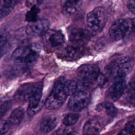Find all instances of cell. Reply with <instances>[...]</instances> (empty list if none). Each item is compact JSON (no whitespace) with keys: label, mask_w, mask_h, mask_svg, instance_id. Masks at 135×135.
I'll return each instance as SVG.
<instances>
[{"label":"cell","mask_w":135,"mask_h":135,"mask_svg":"<svg viewBox=\"0 0 135 135\" xmlns=\"http://www.w3.org/2000/svg\"><path fill=\"white\" fill-rule=\"evenodd\" d=\"M82 5V0H65L63 11L68 15H72L78 12Z\"/></svg>","instance_id":"cell-15"},{"label":"cell","mask_w":135,"mask_h":135,"mask_svg":"<svg viewBox=\"0 0 135 135\" xmlns=\"http://www.w3.org/2000/svg\"><path fill=\"white\" fill-rule=\"evenodd\" d=\"M126 89V76L118 75L114 76L110 87V94L114 101L120 98Z\"/></svg>","instance_id":"cell-9"},{"label":"cell","mask_w":135,"mask_h":135,"mask_svg":"<svg viewBox=\"0 0 135 135\" xmlns=\"http://www.w3.org/2000/svg\"><path fill=\"white\" fill-rule=\"evenodd\" d=\"M130 99H131V101L133 105L135 107V97L132 98H131Z\"/></svg>","instance_id":"cell-33"},{"label":"cell","mask_w":135,"mask_h":135,"mask_svg":"<svg viewBox=\"0 0 135 135\" xmlns=\"http://www.w3.org/2000/svg\"><path fill=\"white\" fill-rule=\"evenodd\" d=\"M43 36L45 42L52 48L60 47L64 43V36L58 31L49 29Z\"/></svg>","instance_id":"cell-11"},{"label":"cell","mask_w":135,"mask_h":135,"mask_svg":"<svg viewBox=\"0 0 135 135\" xmlns=\"http://www.w3.org/2000/svg\"><path fill=\"white\" fill-rule=\"evenodd\" d=\"M84 135H88V134H84Z\"/></svg>","instance_id":"cell-35"},{"label":"cell","mask_w":135,"mask_h":135,"mask_svg":"<svg viewBox=\"0 0 135 135\" xmlns=\"http://www.w3.org/2000/svg\"><path fill=\"white\" fill-rule=\"evenodd\" d=\"M10 107V104L9 102H5L4 103L1 105V116L5 114V113L7 111V110L9 109V108Z\"/></svg>","instance_id":"cell-29"},{"label":"cell","mask_w":135,"mask_h":135,"mask_svg":"<svg viewBox=\"0 0 135 135\" xmlns=\"http://www.w3.org/2000/svg\"><path fill=\"white\" fill-rule=\"evenodd\" d=\"M43 0H26V5L28 7L37 6L40 4Z\"/></svg>","instance_id":"cell-28"},{"label":"cell","mask_w":135,"mask_h":135,"mask_svg":"<svg viewBox=\"0 0 135 135\" xmlns=\"http://www.w3.org/2000/svg\"><path fill=\"white\" fill-rule=\"evenodd\" d=\"M128 6L130 11L132 13L135 14V0H129Z\"/></svg>","instance_id":"cell-30"},{"label":"cell","mask_w":135,"mask_h":135,"mask_svg":"<svg viewBox=\"0 0 135 135\" xmlns=\"http://www.w3.org/2000/svg\"><path fill=\"white\" fill-rule=\"evenodd\" d=\"M127 93L130 99L135 97V79L129 83L127 88Z\"/></svg>","instance_id":"cell-23"},{"label":"cell","mask_w":135,"mask_h":135,"mask_svg":"<svg viewBox=\"0 0 135 135\" xmlns=\"http://www.w3.org/2000/svg\"><path fill=\"white\" fill-rule=\"evenodd\" d=\"M24 115V110L22 108L15 109L11 113L7 121L11 126H15L19 124L23 120Z\"/></svg>","instance_id":"cell-18"},{"label":"cell","mask_w":135,"mask_h":135,"mask_svg":"<svg viewBox=\"0 0 135 135\" xmlns=\"http://www.w3.org/2000/svg\"><path fill=\"white\" fill-rule=\"evenodd\" d=\"M117 135H131L125 129L121 130V131H120Z\"/></svg>","instance_id":"cell-31"},{"label":"cell","mask_w":135,"mask_h":135,"mask_svg":"<svg viewBox=\"0 0 135 135\" xmlns=\"http://www.w3.org/2000/svg\"><path fill=\"white\" fill-rule=\"evenodd\" d=\"M131 20L128 19L117 20L110 27V36L114 40H120L128 34L131 30Z\"/></svg>","instance_id":"cell-8"},{"label":"cell","mask_w":135,"mask_h":135,"mask_svg":"<svg viewBox=\"0 0 135 135\" xmlns=\"http://www.w3.org/2000/svg\"><path fill=\"white\" fill-rule=\"evenodd\" d=\"M38 58V51L34 46H21L16 48L12 55V60L17 63H31Z\"/></svg>","instance_id":"cell-6"},{"label":"cell","mask_w":135,"mask_h":135,"mask_svg":"<svg viewBox=\"0 0 135 135\" xmlns=\"http://www.w3.org/2000/svg\"><path fill=\"white\" fill-rule=\"evenodd\" d=\"M106 113L111 117H114L117 115L118 110L110 102H105L104 104Z\"/></svg>","instance_id":"cell-22"},{"label":"cell","mask_w":135,"mask_h":135,"mask_svg":"<svg viewBox=\"0 0 135 135\" xmlns=\"http://www.w3.org/2000/svg\"><path fill=\"white\" fill-rule=\"evenodd\" d=\"M50 22L46 19H38L37 21L30 23L26 26V33L32 36L43 35L49 29Z\"/></svg>","instance_id":"cell-10"},{"label":"cell","mask_w":135,"mask_h":135,"mask_svg":"<svg viewBox=\"0 0 135 135\" xmlns=\"http://www.w3.org/2000/svg\"><path fill=\"white\" fill-rule=\"evenodd\" d=\"M125 129L131 135H135V120H132L127 122L125 126Z\"/></svg>","instance_id":"cell-26"},{"label":"cell","mask_w":135,"mask_h":135,"mask_svg":"<svg viewBox=\"0 0 135 135\" xmlns=\"http://www.w3.org/2000/svg\"><path fill=\"white\" fill-rule=\"evenodd\" d=\"M8 42L7 41V39L6 38V36L4 35L1 34V56L3 54H4L6 50H7V46H8Z\"/></svg>","instance_id":"cell-24"},{"label":"cell","mask_w":135,"mask_h":135,"mask_svg":"<svg viewBox=\"0 0 135 135\" xmlns=\"http://www.w3.org/2000/svg\"><path fill=\"white\" fill-rule=\"evenodd\" d=\"M65 82L64 79L61 78L54 83L52 91L45 102V106L47 109H57L64 102L68 96L64 88Z\"/></svg>","instance_id":"cell-2"},{"label":"cell","mask_w":135,"mask_h":135,"mask_svg":"<svg viewBox=\"0 0 135 135\" xmlns=\"http://www.w3.org/2000/svg\"><path fill=\"white\" fill-rule=\"evenodd\" d=\"M133 61L129 56H123L112 62L106 69V74L114 76L118 75L126 76L133 66Z\"/></svg>","instance_id":"cell-5"},{"label":"cell","mask_w":135,"mask_h":135,"mask_svg":"<svg viewBox=\"0 0 135 135\" xmlns=\"http://www.w3.org/2000/svg\"><path fill=\"white\" fill-rule=\"evenodd\" d=\"M83 53L82 45L73 44L65 48L62 53V56L68 60H75L81 57Z\"/></svg>","instance_id":"cell-13"},{"label":"cell","mask_w":135,"mask_h":135,"mask_svg":"<svg viewBox=\"0 0 135 135\" xmlns=\"http://www.w3.org/2000/svg\"><path fill=\"white\" fill-rule=\"evenodd\" d=\"M90 99V93L86 89H78L71 95L69 99V108L74 111H80L88 104Z\"/></svg>","instance_id":"cell-7"},{"label":"cell","mask_w":135,"mask_h":135,"mask_svg":"<svg viewBox=\"0 0 135 135\" xmlns=\"http://www.w3.org/2000/svg\"><path fill=\"white\" fill-rule=\"evenodd\" d=\"M79 118V115L76 113H70L64 117L63 123L68 127L72 126L76 123Z\"/></svg>","instance_id":"cell-21"},{"label":"cell","mask_w":135,"mask_h":135,"mask_svg":"<svg viewBox=\"0 0 135 135\" xmlns=\"http://www.w3.org/2000/svg\"><path fill=\"white\" fill-rule=\"evenodd\" d=\"M11 125L8 122L7 120H2L1 121V128H0V131H1V135H3L4 133H5L9 128L11 127Z\"/></svg>","instance_id":"cell-25"},{"label":"cell","mask_w":135,"mask_h":135,"mask_svg":"<svg viewBox=\"0 0 135 135\" xmlns=\"http://www.w3.org/2000/svg\"><path fill=\"white\" fill-rule=\"evenodd\" d=\"M70 38L73 44L82 45L88 41L90 37V34L86 30L81 28H75L71 30Z\"/></svg>","instance_id":"cell-12"},{"label":"cell","mask_w":135,"mask_h":135,"mask_svg":"<svg viewBox=\"0 0 135 135\" xmlns=\"http://www.w3.org/2000/svg\"><path fill=\"white\" fill-rule=\"evenodd\" d=\"M61 135H76V131L72 127H68L60 132Z\"/></svg>","instance_id":"cell-27"},{"label":"cell","mask_w":135,"mask_h":135,"mask_svg":"<svg viewBox=\"0 0 135 135\" xmlns=\"http://www.w3.org/2000/svg\"><path fill=\"white\" fill-rule=\"evenodd\" d=\"M107 15L104 9L97 7L90 12L86 17L88 27L95 32L101 31L105 25Z\"/></svg>","instance_id":"cell-4"},{"label":"cell","mask_w":135,"mask_h":135,"mask_svg":"<svg viewBox=\"0 0 135 135\" xmlns=\"http://www.w3.org/2000/svg\"><path fill=\"white\" fill-rule=\"evenodd\" d=\"M64 88L68 95H72L79 89V84L73 80L65 81Z\"/></svg>","instance_id":"cell-19"},{"label":"cell","mask_w":135,"mask_h":135,"mask_svg":"<svg viewBox=\"0 0 135 135\" xmlns=\"http://www.w3.org/2000/svg\"><path fill=\"white\" fill-rule=\"evenodd\" d=\"M43 84L41 82L25 84L16 91L15 98L20 101H28V115L35 114L40 108V103L42 94Z\"/></svg>","instance_id":"cell-1"},{"label":"cell","mask_w":135,"mask_h":135,"mask_svg":"<svg viewBox=\"0 0 135 135\" xmlns=\"http://www.w3.org/2000/svg\"><path fill=\"white\" fill-rule=\"evenodd\" d=\"M39 8L37 6L31 7L30 10L28 11L26 14V20L29 23L33 22L38 20V14L39 13Z\"/></svg>","instance_id":"cell-20"},{"label":"cell","mask_w":135,"mask_h":135,"mask_svg":"<svg viewBox=\"0 0 135 135\" xmlns=\"http://www.w3.org/2000/svg\"><path fill=\"white\" fill-rule=\"evenodd\" d=\"M131 24H132L131 30L133 31L134 33H135V18H134L131 20Z\"/></svg>","instance_id":"cell-32"},{"label":"cell","mask_w":135,"mask_h":135,"mask_svg":"<svg viewBox=\"0 0 135 135\" xmlns=\"http://www.w3.org/2000/svg\"><path fill=\"white\" fill-rule=\"evenodd\" d=\"M81 85L84 88H88L98 82L101 74L99 69L94 65L88 64L81 66L78 71Z\"/></svg>","instance_id":"cell-3"},{"label":"cell","mask_w":135,"mask_h":135,"mask_svg":"<svg viewBox=\"0 0 135 135\" xmlns=\"http://www.w3.org/2000/svg\"><path fill=\"white\" fill-rule=\"evenodd\" d=\"M21 0H0L1 19L8 15L13 9L15 6Z\"/></svg>","instance_id":"cell-17"},{"label":"cell","mask_w":135,"mask_h":135,"mask_svg":"<svg viewBox=\"0 0 135 135\" xmlns=\"http://www.w3.org/2000/svg\"><path fill=\"white\" fill-rule=\"evenodd\" d=\"M100 127L101 126L98 120L95 118H91L84 126V134L98 135Z\"/></svg>","instance_id":"cell-16"},{"label":"cell","mask_w":135,"mask_h":135,"mask_svg":"<svg viewBox=\"0 0 135 135\" xmlns=\"http://www.w3.org/2000/svg\"><path fill=\"white\" fill-rule=\"evenodd\" d=\"M53 135H61V134H60V132H56V133H54Z\"/></svg>","instance_id":"cell-34"},{"label":"cell","mask_w":135,"mask_h":135,"mask_svg":"<svg viewBox=\"0 0 135 135\" xmlns=\"http://www.w3.org/2000/svg\"><path fill=\"white\" fill-rule=\"evenodd\" d=\"M59 118L55 115H49L44 118L40 123V129L44 133L52 131L57 125Z\"/></svg>","instance_id":"cell-14"}]
</instances>
